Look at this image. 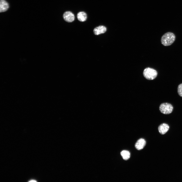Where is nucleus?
I'll return each mask as SVG.
<instances>
[{"mask_svg":"<svg viewBox=\"0 0 182 182\" xmlns=\"http://www.w3.org/2000/svg\"><path fill=\"white\" fill-rule=\"evenodd\" d=\"M106 28L103 26H100L95 28L93 30L94 33L98 35L105 33L106 31Z\"/></svg>","mask_w":182,"mask_h":182,"instance_id":"obj_6","label":"nucleus"},{"mask_svg":"<svg viewBox=\"0 0 182 182\" xmlns=\"http://www.w3.org/2000/svg\"><path fill=\"white\" fill-rule=\"evenodd\" d=\"M175 36L172 32H169L164 34L162 37L161 42L164 46H167L171 45L175 41Z\"/></svg>","mask_w":182,"mask_h":182,"instance_id":"obj_1","label":"nucleus"},{"mask_svg":"<svg viewBox=\"0 0 182 182\" xmlns=\"http://www.w3.org/2000/svg\"><path fill=\"white\" fill-rule=\"evenodd\" d=\"M9 8L8 3L5 0H1L0 1V12L6 11Z\"/></svg>","mask_w":182,"mask_h":182,"instance_id":"obj_8","label":"nucleus"},{"mask_svg":"<svg viewBox=\"0 0 182 182\" xmlns=\"http://www.w3.org/2000/svg\"><path fill=\"white\" fill-rule=\"evenodd\" d=\"M159 109L161 112L165 114L171 113L173 109V107L170 104L167 103H163L160 105Z\"/></svg>","mask_w":182,"mask_h":182,"instance_id":"obj_3","label":"nucleus"},{"mask_svg":"<svg viewBox=\"0 0 182 182\" xmlns=\"http://www.w3.org/2000/svg\"><path fill=\"white\" fill-rule=\"evenodd\" d=\"M177 92L179 96L182 97V83L180 84L178 86Z\"/></svg>","mask_w":182,"mask_h":182,"instance_id":"obj_11","label":"nucleus"},{"mask_svg":"<svg viewBox=\"0 0 182 182\" xmlns=\"http://www.w3.org/2000/svg\"><path fill=\"white\" fill-rule=\"evenodd\" d=\"M169 128V125L165 123H163L160 125L158 128L159 133L162 134L166 133L168 130Z\"/></svg>","mask_w":182,"mask_h":182,"instance_id":"obj_5","label":"nucleus"},{"mask_svg":"<svg viewBox=\"0 0 182 182\" xmlns=\"http://www.w3.org/2000/svg\"><path fill=\"white\" fill-rule=\"evenodd\" d=\"M121 154L123 159L125 160H127L130 157V153L126 150L122 151L121 152Z\"/></svg>","mask_w":182,"mask_h":182,"instance_id":"obj_10","label":"nucleus"},{"mask_svg":"<svg viewBox=\"0 0 182 182\" xmlns=\"http://www.w3.org/2000/svg\"><path fill=\"white\" fill-rule=\"evenodd\" d=\"M63 17L65 20L68 22H72L75 19L74 15L72 12L69 11L65 12L63 14Z\"/></svg>","mask_w":182,"mask_h":182,"instance_id":"obj_4","label":"nucleus"},{"mask_svg":"<svg viewBox=\"0 0 182 182\" xmlns=\"http://www.w3.org/2000/svg\"><path fill=\"white\" fill-rule=\"evenodd\" d=\"M146 144V142L145 140L143 138H141L138 140L136 142L135 147L137 150H141L144 148Z\"/></svg>","mask_w":182,"mask_h":182,"instance_id":"obj_7","label":"nucleus"},{"mask_svg":"<svg viewBox=\"0 0 182 182\" xmlns=\"http://www.w3.org/2000/svg\"><path fill=\"white\" fill-rule=\"evenodd\" d=\"M77 17L78 20L81 22L85 21L87 18L86 13L84 12H80L77 14Z\"/></svg>","mask_w":182,"mask_h":182,"instance_id":"obj_9","label":"nucleus"},{"mask_svg":"<svg viewBox=\"0 0 182 182\" xmlns=\"http://www.w3.org/2000/svg\"><path fill=\"white\" fill-rule=\"evenodd\" d=\"M36 181L35 180H30L29 181V182H36Z\"/></svg>","mask_w":182,"mask_h":182,"instance_id":"obj_12","label":"nucleus"},{"mask_svg":"<svg viewBox=\"0 0 182 182\" xmlns=\"http://www.w3.org/2000/svg\"><path fill=\"white\" fill-rule=\"evenodd\" d=\"M143 74L146 79L151 80H153L157 77L158 73L155 70L152 68L147 67L144 70Z\"/></svg>","mask_w":182,"mask_h":182,"instance_id":"obj_2","label":"nucleus"}]
</instances>
